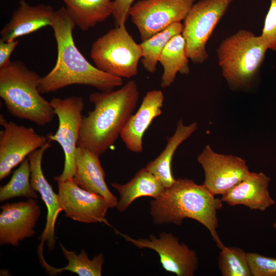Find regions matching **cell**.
I'll return each mask as SVG.
<instances>
[{"instance_id": "6da1fadb", "label": "cell", "mask_w": 276, "mask_h": 276, "mask_svg": "<svg viewBox=\"0 0 276 276\" xmlns=\"http://www.w3.org/2000/svg\"><path fill=\"white\" fill-rule=\"evenodd\" d=\"M76 26L65 7L55 11L51 27L57 43V58L53 69L40 79L38 90L41 94L74 84L90 86L103 91L122 86V78L93 66L79 51L73 36Z\"/></svg>"}, {"instance_id": "7a4b0ae2", "label": "cell", "mask_w": 276, "mask_h": 276, "mask_svg": "<svg viewBox=\"0 0 276 276\" xmlns=\"http://www.w3.org/2000/svg\"><path fill=\"white\" fill-rule=\"evenodd\" d=\"M140 93L130 80L117 89L93 93L89 101L94 109L83 116L77 146L99 157L116 142L136 107Z\"/></svg>"}, {"instance_id": "3957f363", "label": "cell", "mask_w": 276, "mask_h": 276, "mask_svg": "<svg viewBox=\"0 0 276 276\" xmlns=\"http://www.w3.org/2000/svg\"><path fill=\"white\" fill-rule=\"evenodd\" d=\"M223 207L204 185L188 178H177L158 198L150 203V214L156 225L173 223L181 225L185 218L193 219L204 226L220 249L224 245L217 233V212Z\"/></svg>"}, {"instance_id": "277c9868", "label": "cell", "mask_w": 276, "mask_h": 276, "mask_svg": "<svg viewBox=\"0 0 276 276\" xmlns=\"http://www.w3.org/2000/svg\"><path fill=\"white\" fill-rule=\"evenodd\" d=\"M41 78L19 60L0 68V97L8 111L42 127L51 123L56 114L50 102L39 91Z\"/></svg>"}, {"instance_id": "5b68a950", "label": "cell", "mask_w": 276, "mask_h": 276, "mask_svg": "<svg viewBox=\"0 0 276 276\" xmlns=\"http://www.w3.org/2000/svg\"><path fill=\"white\" fill-rule=\"evenodd\" d=\"M268 47L260 36L240 30L224 39L216 50L218 63L233 89L248 87L263 63Z\"/></svg>"}, {"instance_id": "8992f818", "label": "cell", "mask_w": 276, "mask_h": 276, "mask_svg": "<svg viewBox=\"0 0 276 276\" xmlns=\"http://www.w3.org/2000/svg\"><path fill=\"white\" fill-rule=\"evenodd\" d=\"M143 55L125 25L115 27L92 44L90 56L96 67L111 75L130 78L138 72Z\"/></svg>"}, {"instance_id": "52a82bcc", "label": "cell", "mask_w": 276, "mask_h": 276, "mask_svg": "<svg viewBox=\"0 0 276 276\" xmlns=\"http://www.w3.org/2000/svg\"><path fill=\"white\" fill-rule=\"evenodd\" d=\"M234 0H200L193 5L182 24L186 53L193 64L209 58L206 45Z\"/></svg>"}, {"instance_id": "ba28073f", "label": "cell", "mask_w": 276, "mask_h": 276, "mask_svg": "<svg viewBox=\"0 0 276 276\" xmlns=\"http://www.w3.org/2000/svg\"><path fill=\"white\" fill-rule=\"evenodd\" d=\"M58 119L57 131L46 136L48 142H57L62 148L64 164L62 172L54 177L56 181L73 179L76 170V155L79 140L82 112L84 101L81 96H72L64 99L54 97L50 100Z\"/></svg>"}, {"instance_id": "9c48e42d", "label": "cell", "mask_w": 276, "mask_h": 276, "mask_svg": "<svg viewBox=\"0 0 276 276\" xmlns=\"http://www.w3.org/2000/svg\"><path fill=\"white\" fill-rule=\"evenodd\" d=\"M196 0H140L129 15L140 33L142 42L183 21Z\"/></svg>"}, {"instance_id": "30bf717a", "label": "cell", "mask_w": 276, "mask_h": 276, "mask_svg": "<svg viewBox=\"0 0 276 276\" xmlns=\"http://www.w3.org/2000/svg\"><path fill=\"white\" fill-rule=\"evenodd\" d=\"M119 233L127 241L138 248H147L159 255L163 268L177 276H193L197 270L199 260L196 252L171 233L162 232L157 238L153 235L149 238L133 239Z\"/></svg>"}, {"instance_id": "8fae6325", "label": "cell", "mask_w": 276, "mask_h": 276, "mask_svg": "<svg viewBox=\"0 0 276 276\" xmlns=\"http://www.w3.org/2000/svg\"><path fill=\"white\" fill-rule=\"evenodd\" d=\"M0 180L8 176L12 170L26 157L41 148L48 140L32 127L8 121L0 114Z\"/></svg>"}, {"instance_id": "7c38bea8", "label": "cell", "mask_w": 276, "mask_h": 276, "mask_svg": "<svg viewBox=\"0 0 276 276\" xmlns=\"http://www.w3.org/2000/svg\"><path fill=\"white\" fill-rule=\"evenodd\" d=\"M197 160L204 173L202 184L215 196L226 193L250 172L245 159L218 153L209 145L199 154Z\"/></svg>"}, {"instance_id": "4fadbf2b", "label": "cell", "mask_w": 276, "mask_h": 276, "mask_svg": "<svg viewBox=\"0 0 276 276\" xmlns=\"http://www.w3.org/2000/svg\"><path fill=\"white\" fill-rule=\"evenodd\" d=\"M57 182L58 195L66 217L82 223L108 224L105 216L111 206L104 197L81 188L73 179Z\"/></svg>"}, {"instance_id": "5bb4252c", "label": "cell", "mask_w": 276, "mask_h": 276, "mask_svg": "<svg viewBox=\"0 0 276 276\" xmlns=\"http://www.w3.org/2000/svg\"><path fill=\"white\" fill-rule=\"evenodd\" d=\"M0 244L19 246V242L36 234L34 228L40 216L35 199L1 206Z\"/></svg>"}, {"instance_id": "9a60e30c", "label": "cell", "mask_w": 276, "mask_h": 276, "mask_svg": "<svg viewBox=\"0 0 276 276\" xmlns=\"http://www.w3.org/2000/svg\"><path fill=\"white\" fill-rule=\"evenodd\" d=\"M52 146L50 142L47 143L41 148L33 151L29 156L31 176L30 183L32 189L38 192L45 203L48 213L45 228L38 239L40 245L46 242L49 251L54 249L56 243L55 226L58 214L63 211L58 194H56L45 178L41 163L44 152Z\"/></svg>"}, {"instance_id": "2e32d148", "label": "cell", "mask_w": 276, "mask_h": 276, "mask_svg": "<svg viewBox=\"0 0 276 276\" xmlns=\"http://www.w3.org/2000/svg\"><path fill=\"white\" fill-rule=\"evenodd\" d=\"M164 101V94L159 89L149 91L144 97L138 110L130 117L120 136L129 150L135 153L143 151L144 134L153 120L162 114Z\"/></svg>"}, {"instance_id": "e0dca14e", "label": "cell", "mask_w": 276, "mask_h": 276, "mask_svg": "<svg viewBox=\"0 0 276 276\" xmlns=\"http://www.w3.org/2000/svg\"><path fill=\"white\" fill-rule=\"evenodd\" d=\"M270 180L263 172H250L220 199L230 206L243 205L251 210L265 211L275 203L268 190Z\"/></svg>"}, {"instance_id": "ac0fdd59", "label": "cell", "mask_w": 276, "mask_h": 276, "mask_svg": "<svg viewBox=\"0 0 276 276\" xmlns=\"http://www.w3.org/2000/svg\"><path fill=\"white\" fill-rule=\"evenodd\" d=\"M54 12L50 5L41 4L31 6L24 0L20 1L9 21L1 30L0 40H16L42 28L51 27Z\"/></svg>"}, {"instance_id": "d6986e66", "label": "cell", "mask_w": 276, "mask_h": 276, "mask_svg": "<svg viewBox=\"0 0 276 276\" xmlns=\"http://www.w3.org/2000/svg\"><path fill=\"white\" fill-rule=\"evenodd\" d=\"M76 163L74 181L81 188L104 197L111 208L116 207L118 200L107 186L99 156L85 147L77 146Z\"/></svg>"}, {"instance_id": "ffe728a7", "label": "cell", "mask_w": 276, "mask_h": 276, "mask_svg": "<svg viewBox=\"0 0 276 276\" xmlns=\"http://www.w3.org/2000/svg\"><path fill=\"white\" fill-rule=\"evenodd\" d=\"M197 123L194 122L186 125L182 119L179 120L173 134L167 137V144L160 154L150 162L146 168L154 174L168 188L175 182L172 172V160L179 145L188 139L197 129Z\"/></svg>"}, {"instance_id": "44dd1931", "label": "cell", "mask_w": 276, "mask_h": 276, "mask_svg": "<svg viewBox=\"0 0 276 276\" xmlns=\"http://www.w3.org/2000/svg\"><path fill=\"white\" fill-rule=\"evenodd\" d=\"M111 185L120 195L116 208L121 213L124 212L137 198L142 197L157 198L166 189L161 181L146 167L139 170L127 183L113 182Z\"/></svg>"}, {"instance_id": "7402d4cb", "label": "cell", "mask_w": 276, "mask_h": 276, "mask_svg": "<svg viewBox=\"0 0 276 276\" xmlns=\"http://www.w3.org/2000/svg\"><path fill=\"white\" fill-rule=\"evenodd\" d=\"M76 26L82 31L94 28L113 12L112 0H62Z\"/></svg>"}, {"instance_id": "603a6c76", "label": "cell", "mask_w": 276, "mask_h": 276, "mask_svg": "<svg viewBox=\"0 0 276 276\" xmlns=\"http://www.w3.org/2000/svg\"><path fill=\"white\" fill-rule=\"evenodd\" d=\"M158 62L164 68L160 83L162 88L171 85L178 73L184 75L189 74V59L186 53L185 41L181 34L173 37L168 42Z\"/></svg>"}, {"instance_id": "cb8c5ba5", "label": "cell", "mask_w": 276, "mask_h": 276, "mask_svg": "<svg viewBox=\"0 0 276 276\" xmlns=\"http://www.w3.org/2000/svg\"><path fill=\"white\" fill-rule=\"evenodd\" d=\"M59 244L63 255L68 261V264L64 267L57 268L50 266L43 258L42 250H37L40 262L50 275H57L66 270L75 273L79 276L101 275L102 267L104 262L102 254L100 253L90 260L84 249L77 255L75 251L66 249L61 243Z\"/></svg>"}, {"instance_id": "d4e9b609", "label": "cell", "mask_w": 276, "mask_h": 276, "mask_svg": "<svg viewBox=\"0 0 276 276\" xmlns=\"http://www.w3.org/2000/svg\"><path fill=\"white\" fill-rule=\"evenodd\" d=\"M182 30V24L176 22L140 43L143 52L141 62L148 73L156 72L157 64L165 46L173 37L181 34Z\"/></svg>"}, {"instance_id": "484cf974", "label": "cell", "mask_w": 276, "mask_h": 276, "mask_svg": "<svg viewBox=\"0 0 276 276\" xmlns=\"http://www.w3.org/2000/svg\"><path fill=\"white\" fill-rule=\"evenodd\" d=\"M31 169L29 157H26L13 173L10 181L0 188V201L19 197L37 199L38 195L30 183Z\"/></svg>"}, {"instance_id": "4316f807", "label": "cell", "mask_w": 276, "mask_h": 276, "mask_svg": "<svg viewBox=\"0 0 276 276\" xmlns=\"http://www.w3.org/2000/svg\"><path fill=\"white\" fill-rule=\"evenodd\" d=\"M218 266L223 276H251L247 252L240 247L224 245L221 248Z\"/></svg>"}, {"instance_id": "83f0119b", "label": "cell", "mask_w": 276, "mask_h": 276, "mask_svg": "<svg viewBox=\"0 0 276 276\" xmlns=\"http://www.w3.org/2000/svg\"><path fill=\"white\" fill-rule=\"evenodd\" d=\"M251 276H276V258L247 252Z\"/></svg>"}, {"instance_id": "f1b7e54d", "label": "cell", "mask_w": 276, "mask_h": 276, "mask_svg": "<svg viewBox=\"0 0 276 276\" xmlns=\"http://www.w3.org/2000/svg\"><path fill=\"white\" fill-rule=\"evenodd\" d=\"M270 1V6L260 36L265 42L268 50L276 52V0Z\"/></svg>"}, {"instance_id": "f546056e", "label": "cell", "mask_w": 276, "mask_h": 276, "mask_svg": "<svg viewBox=\"0 0 276 276\" xmlns=\"http://www.w3.org/2000/svg\"><path fill=\"white\" fill-rule=\"evenodd\" d=\"M135 0H114L112 15L114 19L115 27L125 25L129 11Z\"/></svg>"}, {"instance_id": "4dcf8cb0", "label": "cell", "mask_w": 276, "mask_h": 276, "mask_svg": "<svg viewBox=\"0 0 276 276\" xmlns=\"http://www.w3.org/2000/svg\"><path fill=\"white\" fill-rule=\"evenodd\" d=\"M18 44L17 40L9 41L0 40V68L10 63L11 55Z\"/></svg>"}, {"instance_id": "1f68e13d", "label": "cell", "mask_w": 276, "mask_h": 276, "mask_svg": "<svg viewBox=\"0 0 276 276\" xmlns=\"http://www.w3.org/2000/svg\"><path fill=\"white\" fill-rule=\"evenodd\" d=\"M272 227L276 231V221L272 224Z\"/></svg>"}]
</instances>
